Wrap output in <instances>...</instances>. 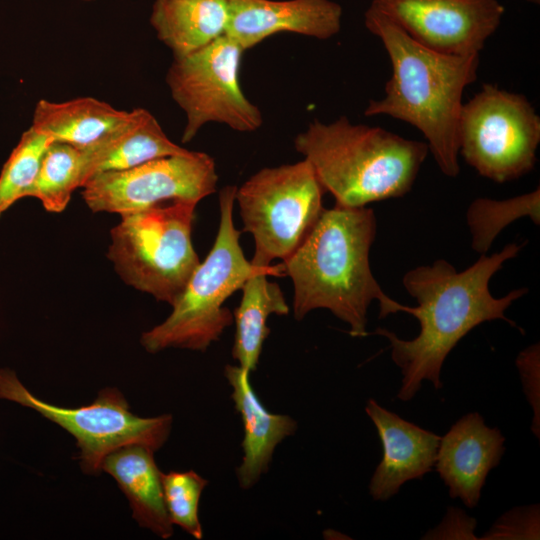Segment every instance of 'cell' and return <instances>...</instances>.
Instances as JSON below:
<instances>
[{"instance_id":"6da1fadb","label":"cell","mask_w":540,"mask_h":540,"mask_svg":"<svg viewBox=\"0 0 540 540\" xmlns=\"http://www.w3.org/2000/svg\"><path fill=\"white\" fill-rule=\"evenodd\" d=\"M522 246L510 243L491 256L481 254L473 265L460 272L448 261L438 259L431 265L418 266L405 273L403 286L418 306H404L403 312L419 321V334L414 339L404 340L386 328L379 327L374 332L387 338L392 361L401 371L398 399L412 400L425 380L436 390L442 388L441 370L446 357L481 323L500 319L518 328L505 311L528 289H515L496 298L489 290V282Z\"/></svg>"},{"instance_id":"7a4b0ae2","label":"cell","mask_w":540,"mask_h":540,"mask_svg":"<svg viewBox=\"0 0 540 540\" xmlns=\"http://www.w3.org/2000/svg\"><path fill=\"white\" fill-rule=\"evenodd\" d=\"M376 233L372 208H324L302 244L278 265L293 283L296 320L327 309L349 326L352 337H364L373 300L379 302L380 319L403 312L405 305L387 296L372 274L369 254Z\"/></svg>"},{"instance_id":"3957f363","label":"cell","mask_w":540,"mask_h":540,"mask_svg":"<svg viewBox=\"0 0 540 540\" xmlns=\"http://www.w3.org/2000/svg\"><path fill=\"white\" fill-rule=\"evenodd\" d=\"M364 23L382 41L392 66L385 96L370 100L365 116L387 115L417 128L441 172L456 177L462 96L477 79L479 54L449 55L428 49L371 8L365 11Z\"/></svg>"},{"instance_id":"277c9868","label":"cell","mask_w":540,"mask_h":540,"mask_svg":"<svg viewBox=\"0 0 540 540\" xmlns=\"http://www.w3.org/2000/svg\"><path fill=\"white\" fill-rule=\"evenodd\" d=\"M294 147L341 207L406 195L429 151L426 142L353 124L346 116L331 123L314 120L295 137Z\"/></svg>"},{"instance_id":"5b68a950","label":"cell","mask_w":540,"mask_h":540,"mask_svg":"<svg viewBox=\"0 0 540 540\" xmlns=\"http://www.w3.org/2000/svg\"><path fill=\"white\" fill-rule=\"evenodd\" d=\"M236 189L226 186L220 191V222L215 242L172 305L171 314L141 335V345L147 352L157 353L167 348L206 351L233 322V314L223 306L227 298L253 274L274 269L256 268L243 254L240 231L233 221Z\"/></svg>"},{"instance_id":"8992f818","label":"cell","mask_w":540,"mask_h":540,"mask_svg":"<svg viewBox=\"0 0 540 540\" xmlns=\"http://www.w3.org/2000/svg\"><path fill=\"white\" fill-rule=\"evenodd\" d=\"M193 201L121 214L107 257L128 285L173 305L200 261L192 243Z\"/></svg>"},{"instance_id":"52a82bcc","label":"cell","mask_w":540,"mask_h":540,"mask_svg":"<svg viewBox=\"0 0 540 540\" xmlns=\"http://www.w3.org/2000/svg\"><path fill=\"white\" fill-rule=\"evenodd\" d=\"M324 192L306 159L263 168L236 189L243 231L254 240V267L269 268L297 250L324 210Z\"/></svg>"},{"instance_id":"ba28073f","label":"cell","mask_w":540,"mask_h":540,"mask_svg":"<svg viewBox=\"0 0 540 540\" xmlns=\"http://www.w3.org/2000/svg\"><path fill=\"white\" fill-rule=\"evenodd\" d=\"M0 399L33 409L69 432L80 451V467L89 475L101 473L104 458L120 447L139 444L159 450L172 429L170 414L155 417L133 414L124 395L115 387L99 391L89 405L60 407L33 395L9 368L0 369Z\"/></svg>"},{"instance_id":"9c48e42d","label":"cell","mask_w":540,"mask_h":540,"mask_svg":"<svg viewBox=\"0 0 540 540\" xmlns=\"http://www.w3.org/2000/svg\"><path fill=\"white\" fill-rule=\"evenodd\" d=\"M540 118L522 94L484 84L463 103L459 153L479 175L505 183L529 173L536 164Z\"/></svg>"},{"instance_id":"30bf717a","label":"cell","mask_w":540,"mask_h":540,"mask_svg":"<svg viewBox=\"0 0 540 540\" xmlns=\"http://www.w3.org/2000/svg\"><path fill=\"white\" fill-rule=\"evenodd\" d=\"M244 49L226 34L205 47L174 58L166 74L173 100L184 111L182 142H190L209 122L237 132H253L262 113L243 93L239 81Z\"/></svg>"},{"instance_id":"8fae6325","label":"cell","mask_w":540,"mask_h":540,"mask_svg":"<svg viewBox=\"0 0 540 540\" xmlns=\"http://www.w3.org/2000/svg\"><path fill=\"white\" fill-rule=\"evenodd\" d=\"M217 182L214 159L189 150L95 174L82 186V197L92 212L121 215L174 201L199 203L216 191Z\"/></svg>"},{"instance_id":"7c38bea8","label":"cell","mask_w":540,"mask_h":540,"mask_svg":"<svg viewBox=\"0 0 540 540\" xmlns=\"http://www.w3.org/2000/svg\"><path fill=\"white\" fill-rule=\"evenodd\" d=\"M410 38L449 55L480 54L505 13L498 0H372Z\"/></svg>"},{"instance_id":"4fadbf2b","label":"cell","mask_w":540,"mask_h":540,"mask_svg":"<svg viewBox=\"0 0 540 540\" xmlns=\"http://www.w3.org/2000/svg\"><path fill=\"white\" fill-rule=\"evenodd\" d=\"M225 34L244 51L280 32L325 40L341 29L342 7L332 0H227Z\"/></svg>"},{"instance_id":"5bb4252c","label":"cell","mask_w":540,"mask_h":540,"mask_svg":"<svg viewBox=\"0 0 540 540\" xmlns=\"http://www.w3.org/2000/svg\"><path fill=\"white\" fill-rule=\"evenodd\" d=\"M505 437L477 412L462 416L440 438L435 469L452 499L474 508L491 471L505 452Z\"/></svg>"},{"instance_id":"9a60e30c","label":"cell","mask_w":540,"mask_h":540,"mask_svg":"<svg viewBox=\"0 0 540 540\" xmlns=\"http://www.w3.org/2000/svg\"><path fill=\"white\" fill-rule=\"evenodd\" d=\"M365 412L377 429L382 443V460L376 467L369 494L386 501L411 480H421L432 471L441 436L411 423L382 407L374 399L367 401Z\"/></svg>"},{"instance_id":"2e32d148","label":"cell","mask_w":540,"mask_h":540,"mask_svg":"<svg viewBox=\"0 0 540 540\" xmlns=\"http://www.w3.org/2000/svg\"><path fill=\"white\" fill-rule=\"evenodd\" d=\"M224 375L244 427L243 458L236 476L242 489H250L268 471L275 448L295 433L297 423L288 415L274 414L264 407L251 386L250 371L227 365Z\"/></svg>"},{"instance_id":"e0dca14e","label":"cell","mask_w":540,"mask_h":540,"mask_svg":"<svg viewBox=\"0 0 540 540\" xmlns=\"http://www.w3.org/2000/svg\"><path fill=\"white\" fill-rule=\"evenodd\" d=\"M81 151L83 186L95 174L130 169L189 150L172 142L148 110L135 108L103 139Z\"/></svg>"},{"instance_id":"ac0fdd59","label":"cell","mask_w":540,"mask_h":540,"mask_svg":"<svg viewBox=\"0 0 540 540\" xmlns=\"http://www.w3.org/2000/svg\"><path fill=\"white\" fill-rule=\"evenodd\" d=\"M152 449L130 444L109 453L102 462V471L111 475L126 495L132 517L141 528L162 539L173 535L158 468Z\"/></svg>"},{"instance_id":"d6986e66","label":"cell","mask_w":540,"mask_h":540,"mask_svg":"<svg viewBox=\"0 0 540 540\" xmlns=\"http://www.w3.org/2000/svg\"><path fill=\"white\" fill-rule=\"evenodd\" d=\"M227 0H154L150 24L174 58L187 56L226 32Z\"/></svg>"},{"instance_id":"ffe728a7","label":"cell","mask_w":540,"mask_h":540,"mask_svg":"<svg viewBox=\"0 0 540 540\" xmlns=\"http://www.w3.org/2000/svg\"><path fill=\"white\" fill-rule=\"evenodd\" d=\"M128 114L93 97L64 102L42 99L35 106L31 126L53 141L85 148L103 139L124 122Z\"/></svg>"},{"instance_id":"44dd1931","label":"cell","mask_w":540,"mask_h":540,"mask_svg":"<svg viewBox=\"0 0 540 540\" xmlns=\"http://www.w3.org/2000/svg\"><path fill=\"white\" fill-rule=\"evenodd\" d=\"M269 275H280L278 265L272 270L253 274L244 282L240 289V304L233 313L235 338L232 356L240 367L250 372L256 370L264 341L270 334L268 317L289 313L280 286L268 280Z\"/></svg>"},{"instance_id":"7402d4cb","label":"cell","mask_w":540,"mask_h":540,"mask_svg":"<svg viewBox=\"0 0 540 540\" xmlns=\"http://www.w3.org/2000/svg\"><path fill=\"white\" fill-rule=\"evenodd\" d=\"M82 170L81 148L53 141L43 156L29 197L37 198L48 212H63L73 191L82 187Z\"/></svg>"},{"instance_id":"603a6c76","label":"cell","mask_w":540,"mask_h":540,"mask_svg":"<svg viewBox=\"0 0 540 540\" xmlns=\"http://www.w3.org/2000/svg\"><path fill=\"white\" fill-rule=\"evenodd\" d=\"M525 216L539 225V187L530 193L506 200L475 199L466 214L472 238V249L479 254H486L497 235L507 225Z\"/></svg>"},{"instance_id":"cb8c5ba5","label":"cell","mask_w":540,"mask_h":540,"mask_svg":"<svg viewBox=\"0 0 540 540\" xmlns=\"http://www.w3.org/2000/svg\"><path fill=\"white\" fill-rule=\"evenodd\" d=\"M53 139L32 126L24 131L0 173V217L16 201L29 197L43 156Z\"/></svg>"},{"instance_id":"d4e9b609","label":"cell","mask_w":540,"mask_h":540,"mask_svg":"<svg viewBox=\"0 0 540 540\" xmlns=\"http://www.w3.org/2000/svg\"><path fill=\"white\" fill-rule=\"evenodd\" d=\"M207 484L205 478L192 470L162 472L164 500L170 521L195 539L203 537L199 502Z\"/></svg>"},{"instance_id":"484cf974","label":"cell","mask_w":540,"mask_h":540,"mask_svg":"<svg viewBox=\"0 0 540 540\" xmlns=\"http://www.w3.org/2000/svg\"><path fill=\"white\" fill-rule=\"evenodd\" d=\"M539 505L516 507L504 513L481 537L486 540L539 539Z\"/></svg>"},{"instance_id":"4316f807","label":"cell","mask_w":540,"mask_h":540,"mask_svg":"<svg viewBox=\"0 0 540 540\" xmlns=\"http://www.w3.org/2000/svg\"><path fill=\"white\" fill-rule=\"evenodd\" d=\"M516 366L523 385L524 394L533 410L531 429L540 437V346L535 343L522 350L516 358Z\"/></svg>"},{"instance_id":"83f0119b","label":"cell","mask_w":540,"mask_h":540,"mask_svg":"<svg viewBox=\"0 0 540 540\" xmlns=\"http://www.w3.org/2000/svg\"><path fill=\"white\" fill-rule=\"evenodd\" d=\"M475 518L469 517L465 511L457 507H449L442 522L425 533L422 539H466L476 540L474 531Z\"/></svg>"},{"instance_id":"f1b7e54d","label":"cell","mask_w":540,"mask_h":540,"mask_svg":"<svg viewBox=\"0 0 540 540\" xmlns=\"http://www.w3.org/2000/svg\"><path fill=\"white\" fill-rule=\"evenodd\" d=\"M526 2L532 3V4H539L540 0H524Z\"/></svg>"},{"instance_id":"f546056e","label":"cell","mask_w":540,"mask_h":540,"mask_svg":"<svg viewBox=\"0 0 540 540\" xmlns=\"http://www.w3.org/2000/svg\"><path fill=\"white\" fill-rule=\"evenodd\" d=\"M81 1L91 2V1H94V0H81Z\"/></svg>"}]
</instances>
